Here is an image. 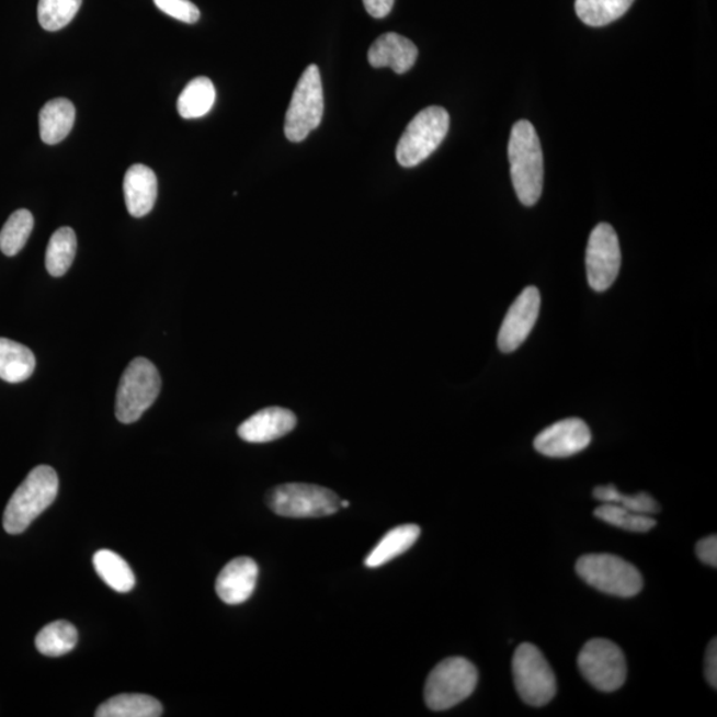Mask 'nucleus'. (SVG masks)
<instances>
[{
    "label": "nucleus",
    "mask_w": 717,
    "mask_h": 717,
    "mask_svg": "<svg viewBox=\"0 0 717 717\" xmlns=\"http://www.w3.org/2000/svg\"><path fill=\"white\" fill-rule=\"evenodd\" d=\"M78 239L71 228L56 230L46 251V269L53 276L65 275L77 255Z\"/></svg>",
    "instance_id": "a878e982"
},
{
    "label": "nucleus",
    "mask_w": 717,
    "mask_h": 717,
    "mask_svg": "<svg viewBox=\"0 0 717 717\" xmlns=\"http://www.w3.org/2000/svg\"><path fill=\"white\" fill-rule=\"evenodd\" d=\"M36 367L34 352L26 345L0 338V379L22 383L33 376Z\"/></svg>",
    "instance_id": "aec40b11"
},
{
    "label": "nucleus",
    "mask_w": 717,
    "mask_h": 717,
    "mask_svg": "<svg viewBox=\"0 0 717 717\" xmlns=\"http://www.w3.org/2000/svg\"><path fill=\"white\" fill-rule=\"evenodd\" d=\"M451 118L442 106H428L408 124L396 148L401 167L413 168L425 161L442 146L449 130Z\"/></svg>",
    "instance_id": "39448f33"
},
{
    "label": "nucleus",
    "mask_w": 717,
    "mask_h": 717,
    "mask_svg": "<svg viewBox=\"0 0 717 717\" xmlns=\"http://www.w3.org/2000/svg\"><path fill=\"white\" fill-rule=\"evenodd\" d=\"M696 555L699 557L701 561L704 564H707L709 566H713V568H716L717 566V537L715 536H709L707 538H703L697 543L696 545Z\"/></svg>",
    "instance_id": "2f4dec72"
},
{
    "label": "nucleus",
    "mask_w": 717,
    "mask_h": 717,
    "mask_svg": "<svg viewBox=\"0 0 717 717\" xmlns=\"http://www.w3.org/2000/svg\"><path fill=\"white\" fill-rule=\"evenodd\" d=\"M79 634L77 627L66 621H56L44 626L36 635L37 651L49 658H59L71 652L78 645Z\"/></svg>",
    "instance_id": "5701e85b"
},
{
    "label": "nucleus",
    "mask_w": 717,
    "mask_h": 717,
    "mask_svg": "<svg viewBox=\"0 0 717 717\" xmlns=\"http://www.w3.org/2000/svg\"><path fill=\"white\" fill-rule=\"evenodd\" d=\"M123 187L132 217L141 218L152 212L157 198V178L152 169L135 163L125 173Z\"/></svg>",
    "instance_id": "f3484780"
},
{
    "label": "nucleus",
    "mask_w": 717,
    "mask_h": 717,
    "mask_svg": "<svg viewBox=\"0 0 717 717\" xmlns=\"http://www.w3.org/2000/svg\"><path fill=\"white\" fill-rule=\"evenodd\" d=\"M540 308V294L537 287L530 286L522 292L509 307L499 332V349L505 354L521 348L536 326Z\"/></svg>",
    "instance_id": "f8f14e48"
},
{
    "label": "nucleus",
    "mask_w": 717,
    "mask_h": 717,
    "mask_svg": "<svg viewBox=\"0 0 717 717\" xmlns=\"http://www.w3.org/2000/svg\"><path fill=\"white\" fill-rule=\"evenodd\" d=\"M325 94L322 78L316 65L308 66L295 87L285 117L288 141L300 143L322 123Z\"/></svg>",
    "instance_id": "0eeeda50"
},
{
    "label": "nucleus",
    "mask_w": 717,
    "mask_h": 717,
    "mask_svg": "<svg viewBox=\"0 0 717 717\" xmlns=\"http://www.w3.org/2000/svg\"><path fill=\"white\" fill-rule=\"evenodd\" d=\"M216 102V88L210 79H193L181 92L178 110L181 117L198 118L207 115Z\"/></svg>",
    "instance_id": "b1692460"
},
{
    "label": "nucleus",
    "mask_w": 717,
    "mask_h": 717,
    "mask_svg": "<svg viewBox=\"0 0 717 717\" xmlns=\"http://www.w3.org/2000/svg\"><path fill=\"white\" fill-rule=\"evenodd\" d=\"M83 0H39L37 19L44 30L59 31L77 16Z\"/></svg>",
    "instance_id": "c85d7f7f"
},
{
    "label": "nucleus",
    "mask_w": 717,
    "mask_h": 717,
    "mask_svg": "<svg viewBox=\"0 0 717 717\" xmlns=\"http://www.w3.org/2000/svg\"><path fill=\"white\" fill-rule=\"evenodd\" d=\"M161 391V376L146 357H136L124 371L116 395V418L123 424L136 423L152 407Z\"/></svg>",
    "instance_id": "7ed1b4c3"
},
{
    "label": "nucleus",
    "mask_w": 717,
    "mask_h": 717,
    "mask_svg": "<svg viewBox=\"0 0 717 717\" xmlns=\"http://www.w3.org/2000/svg\"><path fill=\"white\" fill-rule=\"evenodd\" d=\"M349 507H350L349 501L341 500V508H349Z\"/></svg>",
    "instance_id": "f704fd0d"
},
{
    "label": "nucleus",
    "mask_w": 717,
    "mask_h": 717,
    "mask_svg": "<svg viewBox=\"0 0 717 717\" xmlns=\"http://www.w3.org/2000/svg\"><path fill=\"white\" fill-rule=\"evenodd\" d=\"M515 688L522 701L533 707H544L557 694L555 672L536 646L524 644L513 657Z\"/></svg>",
    "instance_id": "1a4fd4ad"
},
{
    "label": "nucleus",
    "mask_w": 717,
    "mask_h": 717,
    "mask_svg": "<svg viewBox=\"0 0 717 717\" xmlns=\"http://www.w3.org/2000/svg\"><path fill=\"white\" fill-rule=\"evenodd\" d=\"M93 566L98 576L116 593L125 594L134 590V570L117 553L106 549L94 553Z\"/></svg>",
    "instance_id": "412c9836"
},
{
    "label": "nucleus",
    "mask_w": 717,
    "mask_h": 717,
    "mask_svg": "<svg viewBox=\"0 0 717 717\" xmlns=\"http://www.w3.org/2000/svg\"><path fill=\"white\" fill-rule=\"evenodd\" d=\"M594 499L602 504H616L628 509L634 513L652 515L660 512V507L649 493L637 494L621 493L614 486L596 487L593 492Z\"/></svg>",
    "instance_id": "cd10ccee"
},
{
    "label": "nucleus",
    "mask_w": 717,
    "mask_h": 717,
    "mask_svg": "<svg viewBox=\"0 0 717 717\" xmlns=\"http://www.w3.org/2000/svg\"><path fill=\"white\" fill-rule=\"evenodd\" d=\"M591 443V431L583 420L571 418L547 426L534 440V448L540 455L564 458L577 455Z\"/></svg>",
    "instance_id": "ddd939ff"
},
{
    "label": "nucleus",
    "mask_w": 717,
    "mask_h": 717,
    "mask_svg": "<svg viewBox=\"0 0 717 717\" xmlns=\"http://www.w3.org/2000/svg\"><path fill=\"white\" fill-rule=\"evenodd\" d=\"M576 570L590 587L610 595L630 598L644 589L639 570L624 558L607 553L581 557Z\"/></svg>",
    "instance_id": "423d86ee"
},
{
    "label": "nucleus",
    "mask_w": 717,
    "mask_h": 717,
    "mask_svg": "<svg viewBox=\"0 0 717 717\" xmlns=\"http://www.w3.org/2000/svg\"><path fill=\"white\" fill-rule=\"evenodd\" d=\"M161 715V703L152 696L141 694L111 697L94 714L98 717H159Z\"/></svg>",
    "instance_id": "4be33fe9"
},
{
    "label": "nucleus",
    "mask_w": 717,
    "mask_h": 717,
    "mask_svg": "<svg viewBox=\"0 0 717 717\" xmlns=\"http://www.w3.org/2000/svg\"><path fill=\"white\" fill-rule=\"evenodd\" d=\"M59 493V477L48 465L30 471L26 480L12 494L3 515V527L9 534L26 532L39 515L53 505Z\"/></svg>",
    "instance_id": "f03ea898"
},
{
    "label": "nucleus",
    "mask_w": 717,
    "mask_h": 717,
    "mask_svg": "<svg viewBox=\"0 0 717 717\" xmlns=\"http://www.w3.org/2000/svg\"><path fill=\"white\" fill-rule=\"evenodd\" d=\"M258 565L254 559L239 557L232 559L219 572L216 591L219 600L226 605H241L253 595L258 580Z\"/></svg>",
    "instance_id": "4468645a"
},
{
    "label": "nucleus",
    "mask_w": 717,
    "mask_h": 717,
    "mask_svg": "<svg viewBox=\"0 0 717 717\" xmlns=\"http://www.w3.org/2000/svg\"><path fill=\"white\" fill-rule=\"evenodd\" d=\"M622 263L619 239L612 225L600 224L591 231L587 250L589 285L596 293L608 291L618 278Z\"/></svg>",
    "instance_id": "9b49d317"
},
{
    "label": "nucleus",
    "mask_w": 717,
    "mask_h": 717,
    "mask_svg": "<svg viewBox=\"0 0 717 717\" xmlns=\"http://www.w3.org/2000/svg\"><path fill=\"white\" fill-rule=\"evenodd\" d=\"M268 505L288 519H319L335 514L341 499L332 490L311 483H285L268 494Z\"/></svg>",
    "instance_id": "6e6552de"
},
{
    "label": "nucleus",
    "mask_w": 717,
    "mask_h": 717,
    "mask_svg": "<svg viewBox=\"0 0 717 717\" xmlns=\"http://www.w3.org/2000/svg\"><path fill=\"white\" fill-rule=\"evenodd\" d=\"M363 3L371 16L382 19L392 11L395 0H363Z\"/></svg>",
    "instance_id": "72a5a7b5"
},
{
    "label": "nucleus",
    "mask_w": 717,
    "mask_h": 717,
    "mask_svg": "<svg viewBox=\"0 0 717 717\" xmlns=\"http://www.w3.org/2000/svg\"><path fill=\"white\" fill-rule=\"evenodd\" d=\"M635 0H576L578 18L590 27H603L618 21Z\"/></svg>",
    "instance_id": "393cba45"
},
{
    "label": "nucleus",
    "mask_w": 717,
    "mask_h": 717,
    "mask_svg": "<svg viewBox=\"0 0 717 717\" xmlns=\"http://www.w3.org/2000/svg\"><path fill=\"white\" fill-rule=\"evenodd\" d=\"M706 674L707 681L710 684V687L717 688V640H710L708 649L706 652Z\"/></svg>",
    "instance_id": "473e14b6"
},
{
    "label": "nucleus",
    "mask_w": 717,
    "mask_h": 717,
    "mask_svg": "<svg viewBox=\"0 0 717 717\" xmlns=\"http://www.w3.org/2000/svg\"><path fill=\"white\" fill-rule=\"evenodd\" d=\"M297 426V418L291 410L269 407L238 426V436L247 443L263 444L288 435Z\"/></svg>",
    "instance_id": "2eb2a0df"
},
{
    "label": "nucleus",
    "mask_w": 717,
    "mask_h": 717,
    "mask_svg": "<svg viewBox=\"0 0 717 717\" xmlns=\"http://www.w3.org/2000/svg\"><path fill=\"white\" fill-rule=\"evenodd\" d=\"M478 672L474 663L460 657L446 658L426 679L424 699L432 710L457 706L474 694Z\"/></svg>",
    "instance_id": "20e7f679"
},
{
    "label": "nucleus",
    "mask_w": 717,
    "mask_h": 717,
    "mask_svg": "<svg viewBox=\"0 0 717 717\" xmlns=\"http://www.w3.org/2000/svg\"><path fill=\"white\" fill-rule=\"evenodd\" d=\"M419 49L410 39L396 33L377 37L368 49V61L374 68L389 67L396 73H406L417 62Z\"/></svg>",
    "instance_id": "dca6fc26"
},
{
    "label": "nucleus",
    "mask_w": 717,
    "mask_h": 717,
    "mask_svg": "<svg viewBox=\"0 0 717 717\" xmlns=\"http://www.w3.org/2000/svg\"><path fill=\"white\" fill-rule=\"evenodd\" d=\"M578 667L583 678L602 692L619 690L626 682L625 653L608 639L589 640L578 657Z\"/></svg>",
    "instance_id": "9d476101"
},
{
    "label": "nucleus",
    "mask_w": 717,
    "mask_h": 717,
    "mask_svg": "<svg viewBox=\"0 0 717 717\" xmlns=\"http://www.w3.org/2000/svg\"><path fill=\"white\" fill-rule=\"evenodd\" d=\"M153 2L163 14L178 19L180 22L194 24L200 21L201 12L191 0H153Z\"/></svg>",
    "instance_id": "7c9ffc66"
},
{
    "label": "nucleus",
    "mask_w": 717,
    "mask_h": 717,
    "mask_svg": "<svg viewBox=\"0 0 717 717\" xmlns=\"http://www.w3.org/2000/svg\"><path fill=\"white\" fill-rule=\"evenodd\" d=\"M77 117V110L68 99H54L39 113V129L43 143L59 144L69 135Z\"/></svg>",
    "instance_id": "a211bd4d"
},
{
    "label": "nucleus",
    "mask_w": 717,
    "mask_h": 717,
    "mask_svg": "<svg viewBox=\"0 0 717 717\" xmlns=\"http://www.w3.org/2000/svg\"><path fill=\"white\" fill-rule=\"evenodd\" d=\"M420 533V527L413 524L395 527L387 532L386 536L369 551L364 565L369 569L380 568L396 557L405 555L417 543Z\"/></svg>",
    "instance_id": "6ab92c4d"
},
{
    "label": "nucleus",
    "mask_w": 717,
    "mask_h": 717,
    "mask_svg": "<svg viewBox=\"0 0 717 717\" xmlns=\"http://www.w3.org/2000/svg\"><path fill=\"white\" fill-rule=\"evenodd\" d=\"M34 229V216L26 209H19L11 214L8 223L0 231V250L8 257H14L29 241Z\"/></svg>",
    "instance_id": "bb28decb"
},
{
    "label": "nucleus",
    "mask_w": 717,
    "mask_h": 717,
    "mask_svg": "<svg viewBox=\"0 0 717 717\" xmlns=\"http://www.w3.org/2000/svg\"><path fill=\"white\" fill-rule=\"evenodd\" d=\"M594 515L606 524L630 532L646 533L657 526L651 515L634 513L616 504H602L595 509Z\"/></svg>",
    "instance_id": "c756f323"
},
{
    "label": "nucleus",
    "mask_w": 717,
    "mask_h": 717,
    "mask_svg": "<svg viewBox=\"0 0 717 717\" xmlns=\"http://www.w3.org/2000/svg\"><path fill=\"white\" fill-rule=\"evenodd\" d=\"M508 156L520 203L536 205L544 187V155L536 128L527 120H520L513 125Z\"/></svg>",
    "instance_id": "f257e3e1"
}]
</instances>
